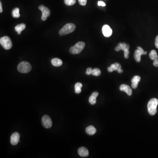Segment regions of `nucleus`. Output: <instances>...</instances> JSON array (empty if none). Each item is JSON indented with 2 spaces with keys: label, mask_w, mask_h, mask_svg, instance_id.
<instances>
[{
  "label": "nucleus",
  "mask_w": 158,
  "mask_h": 158,
  "mask_svg": "<svg viewBox=\"0 0 158 158\" xmlns=\"http://www.w3.org/2000/svg\"><path fill=\"white\" fill-rule=\"evenodd\" d=\"M158 105V100L156 98L151 99L148 104V110L149 114L154 116L157 112V107Z\"/></svg>",
  "instance_id": "1"
},
{
  "label": "nucleus",
  "mask_w": 158,
  "mask_h": 158,
  "mask_svg": "<svg viewBox=\"0 0 158 158\" xmlns=\"http://www.w3.org/2000/svg\"><path fill=\"white\" fill-rule=\"evenodd\" d=\"M76 29V26L73 24H68L65 25L59 32L60 35L64 36L72 33Z\"/></svg>",
  "instance_id": "2"
},
{
  "label": "nucleus",
  "mask_w": 158,
  "mask_h": 158,
  "mask_svg": "<svg viewBox=\"0 0 158 158\" xmlns=\"http://www.w3.org/2000/svg\"><path fill=\"white\" fill-rule=\"evenodd\" d=\"M31 65L29 63L26 61H23L18 65L17 69L20 73H26L30 72L31 70Z\"/></svg>",
  "instance_id": "3"
},
{
  "label": "nucleus",
  "mask_w": 158,
  "mask_h": 158,
  "mask_svg": "<svg viewBox=\"0 0 158 158\" xmlns=\"http://www.w3.org/2000/svg\"><path fill=\"white\" fill-rule=\"evenodd\" d=\"M85 46V44L84 42H78L74 46L70 48L69 52L72 54H78L83 51Z\"/></svg>",
  "instance_id": "4"
},
{
  "label": "nucleus",
  "mask_w": 158,
  "mask_h": 158,
  "mask_svg": "<svg viewBox=\"0 0 158 158\" xmlns=\"http://www.w3.org/2000/svg\"><path fill=\"white\" fill-rule=\"evenodd\" d=\"M129 48H130V46L129 44H126L125 43H120L117 47L116 48L115 50L116 52H118L122 50L124 53V56L125 58L126 59H128L129 58V54H130Z\"/></svg>",
  "instance_id": "5"
},
{
  "label": "nucleus",
  "mask_w": 158,
  "mask_h": 158,
  "mask_svg": "<svg viewBox=\"0 0 158 158\" xmlns=\"http://www.w3.org/2000/svg\"><path fill=\"white\" fill-rule=\"evenodd\" d=\"M0 44L5 50H9L12 46V42L10 38L7 36H5L0 39Z\"/></svg>",
  "instance_id": "6"
},
{
  "label": "nucleus",
  "mask_w": 158,
  "mask_h": 158,
  "mask_svg": "<svg viewBox=\"0 0 158 158\" xmlns=\"http://www.w3.org/2000/svg\"><path fill=\"white\" fill-rule=\"evenodd\" d=\"M147 54V52H145L141 47H137V49L135 51L134 54L135 60L138 63H139L141 60V55H145Z\"/></svg>",
  "instance_id": "7"
},
{
  "label": "nucleus",
  "mask_w": 158,
  "mask_h": 158,
  "mask_svg": "<svg viewBox=\"0 0 158 158\" xmlns=\"http://www.w3.org/2000/svg\"><path fill=\"white\" fill-rule=\"evenodd\" d=\"M42 124L44 127L49 129L52 127V122L50 116L48 115H44L42 118Z\"/></svg>",
  "instance_id": "8"
},
{
  "label": "nucleus",
  "mask_w": 158,
  "mask_h": 158,
  "mask_svg": "<svg viewBox=\"0 0 158 158\" xmlns=\"http://www.w3.org/2000/svg\"><path fill=\"white\" fill-rule=\"evenodd\" d=\"M39 9L42 11V15L41 16V19L43 21H45L47 18L50 15V10L47 7L44 6L43 5L39 7Z\"/></svg>",
  "instance_id": "9"
},
{
  "label": "nucleus",
  "mask_w": 158,
  "mask_h": 158,
  "mask_svg": "<svg viewBox=\"0 0 158 158\" xmlns=\"http://www.w3.org/2000/svg\"><path fill=\"white\" fill-rule=\"evenodd\" d=\"M115 70H116L119 73H121L123 72V70L121 69V66L120 64L117 63L112 64L110 67L108 68V71H109V72H112Z\"/></svg>",
  "instance_id": "10"
},
{
  "label": "nucleus",
  "mask_w": 158,
  "mask_h": 158,
  "mask_svg": "<svg viewBox=\"0 0 158 158\" xmlns=\"http://www.w3.org/2000/svg\"><path fill=\"white\" fill-rule=\"evenodd\" d=\"M102 32L103 35L106 38L110 37L112 33V30L108 25L103 26L102 28Z\"/></svg>",
  "instance_id": "11"
},
{
  "label": "nucleus",
  "mask_w": 158,
  "mask_h": 158,
  "mask_svg": "<svg viewBox=\"0 0 158 158\" xmlns=\"http://www.w3.org/2000/svg\"><path fill=\"white\" fill-rule=\"evenodd\" d=\"M20 135L18 132H15L11 135V143L13 145L18 144L19 141Z\"/></svg>",
  "instance_id": "12"
},
{
  "label": "nucleus",
  "mask_w": 158,
  "mask_h": 158,
  "mask_svg": "<svg viewBox=\"0 0 158 158\" xmlns=\"http://www.w3.org/2000/svg\"><path fill=\"white\" fill-rule=\"evenodd\" d=\"M120 90L122 91H124L126 93L127 95L131 96L132 94V91L129 86L126 84H122L120 87Z\"/></svg>",
  "instance_id": "13"
},
{
  "label": "nucleus",
  "mask_w": 158,
  "mask_h": 158,
  "mask_svg": "<svg viewBox=\"0 0 158 158\" xmlns=\"http://www.w3.org/2000/svg\"><path fill=\"white\" fill-rule=\"evenodd\" d=\"M141 80V77L139 76H135L131 80V87L133 89H136L138 87V84Z\"/></svg>",
  "instance_id": "14"
},
{
  "label": "nucleus",
  "mask_w": 158,
  "mask_h": 158,
  "mask_svg": "<svg viewBox=\"0 0 158 158\" xmlns=\"http://www.w3.org/2000/svg\"><path fill=\"white\" fill-rule=\"evenodd\" d=\"M79 155L81 157H87L89 155V152L88 150L84 147H81L79 148L78 151Z\"/></svg>",
  "instance_id": "15"
},
{
  "label": "nucleus",
  "mask_w": 158,
  "mask_h": 158,
  "mask_svg": "<svg viewBox=\"0 0 158 158\" xmlns=\"http://www.w3.org/2000/svg\"><path fill=\"white\" fill-rule=\"evenodd\" d=\"M98 95L97 92H94L93 93L89 98V102L91 105H95L96 103V98Z\"/></svg>",
  "instance_id": "16"
},
{
  "label": "nucleus",
  "mask_w": 158,
  "mask_h": 158,
  "mask_svg": "<svg viewBox=\"0 0 158 158\" xmlns=\"http://www.w3.org/2000/svg\"><path fill=\"white\" fill-rule=\"evenodd\" d=\"M86 132L88 134L93 135L96 132V129L93 126H89L86 128Z\"/></svg>",
  "instance_id": "17"
},
{
  "label": "nucleus",
  "mask_w": 158,
  "mask_h": 158,
  "mask_svg": "<svg viewBox=\"0 0 158 158\" xmlns=\"http://www.w3.org/2000/svg\"><path fill=\"white\" fill-rule=\"evenodd\" d=\"M51 62H52L53 66H54V67H60L63 64V62L62 60L58 58H53L52 59Z\"/></svg>",
  "instance_id": "18"
},
{
  "label": "nucleus",
  "mask_w": 158,
  "mask_h": 158,
  "mask_svg": "<svg viewBox=\"0 0 158 158\" xmlns=\"http://www.w3.org/2000/svg\"><path fill=\"white\" fill-rule=\"evenodd\" d=\"M26 25L25 24H22L18 25L15 27V30L18 33V34H20L22 31L25 29Z\"/></svg>",
  "instance_id": "19"
},
{
  "label": "nucleus",
  "mask_w": 158,
  "mask_h": 158,
  "mask_svg": "<svg viewBox=\"0 0 158 158\" xmlns=\"http://www.w3.org/2000/svg\"><path fill=\"white\" fill-rule=\"evenodd\" d=\"M83 85L81 83H77L75 85V91L77 94H80L81 92Z\"/></svg>",
  "instance_id": "20"
},
{
  "label": "nucleus",
  "mask_w": 158,
  "mask_h": 158,
  "mask_svg": "<svg viewBox=\"0 0 158 158\" xmlns=\"http://www.w3.org/2000/svg\"><path fill=\"white\" fill-rule=\"evenodd\" d=\"M149 55L150 58H151V59H152L153 60H155V59L158 58V56L157 52H156V51L154 50H153L151 51Z\"/></svg>",
  "instance_id": "21"
},
{
  "label": "nucleus",
  "mask_w": 158,
  "mask_h": 158,
  "mask_svg": "<svg viewBox=\"0 0 158 158\" xmlns=\"http://www.w3.org/2000/svg\"><path fill=\"white\" fill-rule=\"evenodd\" d=\"M12 15L14 18H18L20 15L19 14V9L18 8H15L12 11Z\"/></svg>",
  "instance_id": "22"
},
{
  "label": "nucleus",
  "mask_w": 158,
  "mask_h": 158,
  "mask_svg": "<svg viewBox=\"0 0 158 158\" xmlns=\"http://www.w3.org/2000/svg\"><path fill=\"white\" fill-rule=\"evenodd\" d=\"M101 74V72L100 71V69L97 68H95L93 69L92 71V75H94L95 76H99Z\"/></svg>",
  "instance_id": "23"
},
{
  "label": "nucleus",
  "mask_w": 158,
  "mask_h": 158,
  "mask_svg": "<svg viewBox=\"0 0 158 158\" xmlns=\"http://www.w3.org/2000/svg\"><path fill=\"white\" fill-rule=\"evenodd\" d=\"M76 0H64L65 4L68 6H72L76 3Z\"/></svg>",
  "instance_id": "24"
},
{
  "label": "nucleus",
  "mask_w": 158,
  "mask_h": 158,
  "mask_svg": "<svg viewBox=\"0 0 158 158\" xmlns=\"http://www.w3.org/2000/svg\"><path fill=\"white\" fill-rule=\"evenodd\" d=\"M79 3L83 6L86 5L87 2V0H78Z\"/></svg>",
  "instance_id": "25"
},
{
  "label": "nucleus",
  "mask_w": 158,
  "mask_h": 158,
  "mask_svg": "<svg viewBox=\"0 0 158 158\" xmlns=\"http://www.w3.org/2000/svg\"><path fill=\"white\" fill-rule=\"evenodd\" d=\"M93 69L91 68H88L86 71V73L87 75H89L91 74L92 71Z\"/></svg>",
  "instance_id": "26"
},
{
  "label": "nucleus",
  "mask_w": 158,
  "mask_h": 158,
  "mask_svg": "<svg viewBox=\"0 0 158 158\" xmlns=\"http://www.w3.org/2000/svg\"><path fill=\"white\" fill-rule=\"evenodd\" d=\"M97 4H98V6H102L104 7L106 5V4L102 1H98Z\"/></svg>",
  "instance_id": "27"
},
{
  "label": "nucleus",
  "mask_w": 158,
  "mask_h": 158,
  "mask_svg": "<svg viewBox=\"0 0 158 158\" xmlns=\"http://www.w3.org/2000/svg\"><path fill=\"white\" fill-rule=\"evenodd\" d=\"M153 65L155 67H158V58L154 60Z\"/></svg>",
  "instance_id": "28"
},
{
  "label": "nucleus",
  "mask_w": 158,
  "mask_h": 158,
  "mask_svg": "<svg viewBox=\"0 0 158 158\" xmlns=\"http://www.w3.org/2000/svg\"><path fill=\"white\" fill-rule=\"evenodd\" d=\"M155 46L156 48H158V35L156 37L155 40Z\"/></svg>",
  "instance_id": "29"
},
{
  "label": "nucleus",
  "mask_w": 158,
  "mask_h": 158,
  "mask_svg": "<svg viewBox=\"0 0 158 158\" xmlns=\"http://www.w3.org/2000/svg\"><path fill=\"white\" fill-rule=\"evenodd\" d=\"M2 11H3V10H2V4L1 2H0V12L2 13Z\"/></svg>",
  "instance_id": "30"
}]
</instances>
